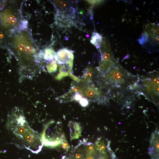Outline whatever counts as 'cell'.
Wrapping results in <instances>:
<instances>
[{
    "instance_id": "6da1fadb",
    "label": "cell",
    "mask_w": 159,
    "mask_h": 159,
    "mask_svg": "<svg viewBox=\"0 0 159 159\" xmlns=\"http://www.w3.org/2000/svg\"><path fill=\"white\" fill-rule=\"evenodd\" d=\"M6 127L21 146L34 153L41 150L43 145L41 137L30 127L20 110H13L8 117Z\"/></svg>"
},
{
    "instance_id": "7a4b0ae2",
    "label": "cell",
    "mask_w": 159,
    "mask_h": 159,
    "mask_svg": "<svg viewBox=\"0 0 159 159\" xmlns=\"http://www.w3.org/2000/svg\"><path fill=\"white\" fill-rule=\"evenodd\" d=\"M44 145L55 147L66 140L59 122L51 121L46 125L41 137Z\"/></svg>"
},
{
    "instance_id": "3957f363",
    "label": "cell",
    "mask_w": 159,
    "mask_h": 159,
    "mask_svg": "<svg viewBox=\"0 0 159 159\" xmlns=\"http://www.w3.org/2000/svg\"><path fill=\"white\" fill-rule=\"evenodd\" d=\"M149 155L153 159H158L159 155V131L155 130L152 133L148 148Z\"/></svg>"
},
{
    "instance_id": "277c9868",
    "label": "cell",
    "mask_w": 159,
    "mask_h": 159,
    "mask_svg": "<svg viewBox=\"0 0 159 159\" xmlns=\"http://www.w3.org/2000/svg\"><path fill=\"white\" fill-rule=\"evenodd\" d=\"M106 77L113 83L122 84L125 82V76L124 74L120 69L118 68L111 69L107 74Z\"/></svg>"
},
{
    "instance_id": "5b68a950",
    "label": "cell",
    "mask_w": 159,
    "mask_h": 159,
    "mask_svg": "<svg viewBox=\"0 0 159 159\" xmlns=\"http://www.w3.org/2000/svg\"><path fill=\"white\" fill-rule=\"evenodd\" d=\"M72 54L66 49L59 50L56 54L55 59L59 64H64L67 63L72 58Z\"/></svg>"
},
{
    "instance_id": "8992f818",
    "label": "cell",
    "mask_w": 159,
    "mask_h": 159,
    "mask_svg": "<svg viewBox=\"0 0 159 159\" xmlns=\"http://www.w3.org/2000/svg\"><path fill=\"white\" fill-rule=\"evenodd\" d=\"M71 140L78 139L81 136L82 129L79 122L70 121L68 123Z\"/></svg>"
},
{
    "instance_id": "52a82bcc",
    "label": "cell",
    "mask_w": 159,
    "mask_h": 159,
    "mask_svg": "<svg viewBox=\"0 0 159 159\" xmlns=\"http://www.w3.org/2000/svg\"><path fill=\"white\" fill-rule=\"evenodd\" d=\"M106 141L103 138H100L95 142V146L97 150L102 154H106L111 151L109 147V141Z\"/></svg>"
},
{
    "instance_id": "ba28073f",
    "label": "cell",
    "mask_w": 159,
    "mask_h": 159,
    "mask_svg": "<svg viewBox=\"0 0 159 159\" xmlns=\"http://www.w3.org/2000/svg\"><path fill=\"white\" fill-rule=\"evenodd\" d=\"M148 84H145L146 89L151 95L158 96L159 93V79L158 77H153L151 80L148 81Z\"/></svg>"
},
{
    "instance_id": "9c48e42d",
    "label": "cell",
    "mask_w": 159,
    "mask_h": 159,
    "mask_svg": "<svg viewBox=\"0 0 159 159\" xmlns=\"http://www.w3.org/2000/svg\"><path fill=\"white\" fill-rule=\"evenodd\" d=\"M81 143L83 145L84 149L86 153H90L95 156L97 155V151L96 149L95 146L93 143L90 142H87L84 140Z\"/></svg>"
},
{
    "instance_id": "30bf717a",
    "label": "cell",
    "mask_w": 159,
    "mask_h": 159,
    "mask_svg": "<svg viewBox=\"0 0 159 159\" xmlns=\"http://www.w3.org/2000/svg\"><path fill=\"white\" fill-rule=\"evenodd\" d=\"M6 15L5 21L7 25L13 26L15 25L17 22L18 18L14 13L9 11Z\"/></svg>"
},
{
    "instance_id": "8fae6325",
    "label": "cell",
    "mask_w": 159,
    "mask_h": 159,
    "mask_svg": "<svg viewBox=\"0 0 159 159\" xmlns=\"http://www.w3.org/2000/svg\"><path fill=\"white\" fill-rule=\"evenodd\" d=\"M84 150L80 147L79 145L77 146L74 150L72 155L69 159H84L85 156Z\"/></svg>"
},
{
    "instance_id": "7c38bea8",
    "label": "cell",
    "mask_w": 159,
    "mask_h": 159,
    "mask_svg": "<svg viewBox=\"0 0 159 159\" xmlns=\"http://www.w3.org/2000/svg\"><path fill=\"white\" fill-rule=\"evenodd\" d=\"M102 41V36L97 33L93 32L92 34L90 42L97 48H100Z\"/></svg>"
},
{
    "instance_id": "4fadbf2b",
    "label": "cell",
    "mask_w": 159,
    "mask_h": 159,
    "mask_svg": "<svg viewBox=\"0 0 159 159\" xmlns=\"http://www.w3.org/2000/svg\"><path fill=\"white\" fill-rule=\"evenodd\" d=\"M56 53L54 51L51 49H46L43 54L44 59L46 60L51 61L55 58Z\"/></svg>"
},
{
    "instance_id": "5bb4252c",
    "label": "cell",
    "mask_w": 159,
    "mask_h": 159,
    "mask_svg": "<svg viewBox=\"0 0 159 159\" xmlns=\"http://www.w3.org/2000/svg\"><path fill=\"white\" fill-rule=\"evenodd\" d=\"M99 95V91L97 89H89L86 93V97L89 98L93 99L96 98Z\"/></svg>"
},
{
    "instance_id": "9a60e30c",
    "label": "cell",
    "mask_w": 159,
    "mask_h": 159,
    "mask_svg": "<svg viewBox=\"0 0 159 159\" xmlns=\"http://www.w3.org/2000/svg\"><path fill=\"white\" fill-rule=\"evenodd\" d=\"M47 68L49 72H52L56 71L57 65L55 62H53L47 65Z\"/></svg>"
},
{
    "instance_id": "2e32d148",
    "label": "cell",
    "mask_w": 159,
    "mask_h": 159,
    "mask_svg": "<svg viewBox=\"0 0 159 159\" xmlns=\"http://www.w3.org/2000/svg\"><path fill=\"white\" fill-rule=\"evenodd\" d=\"M92 74V71L91 69L87 70L84 73V76L87 80H90Z\"/></svg>"
},
{
    "instance_id": "e0dca14e",
    "label": "cell",
    "mask_w": 159,
    "mask_h": 159,
    "mask_svg": "<svg viewBox=\"0 0 159 159\" xmlns=\"http://www.w3.org/2000/svg\"><path fill=\"white\" fill-rule=\"evenodd\" d=\"M61 145L62 148L66 151H68L70 148V146L66 140Z\"/></svg>"
},
{
    "instance_id": "ac0fdd59",
    "label": "cell",
    "mask_w": 159,
    "mask_h": 159,
    "mask_svg": "<svg viewBox=\"0 0 159 159\" xmlns=\"http://www.w3.org/2000/svg\"><path fill=\"white\" fill-rule=\"evenodd\" d=\"M80 104L83 107L87 106L88 104V101L87 99L83 97L79 101Z\"/></svg>"
},
{
    "instance_id": "d6986e66",
    "label": "cell",
    "mask_w": 159,
    "mask_h": 159,
    "mask_svg": "<svg viewBox=\"0 0 159 159\" xmlns=\"http://www.w3.org/2000/svg\"><path fill=\"white\" fill-rule=\"evenodd\" d=\"M82 97V96L78 93L76 94L74 97L75 100L78 101H79Z\"/></svg>"
},
{
    "instance_id": "ffe728a7",
    "label": "cell",
    "mask_w": 159,
    "mask_h": 159,
    "mask_svg": "<svg viewBox=\"0 0 159 159\" xmlns=\"http://www.w3.org/2000/svg\"><path fill=\"white\" fill-rule=\"evenodd\" d=\"M4 37V35L2 34H0V39H3Z\"/></svg>"
},
{
    "instance_id": "44dd1931",
    "label": "cell",
    "mask_w": 159,
    "mask_h": 159,
    "mask_svg": "<svg viewBox=\"0 0 159 159\" xmlns=\"http://www.w3.org/2000/svg\"><path fill=\"white\" fill-rule=\"evenodd\" d=\"M62 159H69V158H68L67 157H66V156H64L62 158Z\"/></svg>"
}]
</instances>
